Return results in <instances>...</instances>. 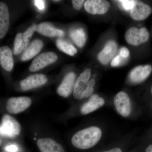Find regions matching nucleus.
<instances>
[{"label": "nucleus", "mask_w": 152, "mask_h": 152, "mask_svg": "<svg viewBox=\"0 0 152 152\" xmlns=\"http://www.w3.org/2000/svg\"><path fill=\"white\" fill-rule=\"evenodd\" d=\"M130 54L129 51V49L126 47H122L120 51V54L122 58H126L129 56Z\"/></svg>", "instance_id": "bb28decb"}, {"label": "nucleus", "mask_w": 152, "mask_h": 152, "mask_svg": "<svg viewBox=\"0 0 152 152\" xmlns=\"http://www.w3.org/2000/svg\"><path fill=\"white\" fill-rule=\"evenodd\" d=\"M31 104V99L28 97H12L7 101L6 108L10 113L18 114L25 111Z\"/></svg>", "instance_id": "20e7f679"}, {"label": "nucleus", "mask_w": 152, "mask_h": 152, "mask_svg": "<svg viewBox=\"0 0 152 152\" xmlns=\"http://www.w3.org/2000/svg\"><path fill=\"white\" fill-rule=\"evenodd\" d=\"M151 94H152V86H151Z\"/></svg>", "instance_id": "2f4dec72"}, {"label": "nucleus", "mask_w": 152, "mask_h": 152, "mask_svg": "<svg viewBox=\"0 0 152 152\" xmlns=\"http://www.w3.org/2000/svg\"><path fill=\"white\" fill-rule=\"evenodd\" d=\"M56 46L60 50L71 56H73L77 53V50L72 45L64 40L58 39L57 40Z\"/></svg>", "instance_id": "4be33fe9"}, {"label": "nucleus", "mask_w": 152, "mask_h": 152, "mask_svg": "<svg viewBox=\"0 0 152 152\" xmlns=\"http://www.w3.org/2000/svg\"><path fill=\"white\" fill-rule=\"evenodd\" d=\"M114 103L117 111L122 116L127 117L132 112V104L130 99L125 92L120 91L114 98Z\"/></svg>", "instance_id": "39448f33"}, {"label": "nucleus", "mask_w": 152, "mask_h": 152, "mask_svg": "<svg viewBox=\"0 0 152 152\" xmlns=\"http://www.w3.org/2000/svg\"><path fill=\"white\" fill-rule=\"evenodd\" d=\"M21 129L20 123L13 117L7 114L3 116L1 126V133L3 135L14 137L20 135Z\"/></svg>", "instance_id": "f03ea898"}, {"label": "nucleus", "mask_w": 152, "mask_h": 152, "mask_svg": "<svg viewBox=\"0 0 152 152\" xmlns=\"http://www.w3.org/2000/svg\"><path fill=\"white\" fill-rule=\"evenodd\" d=\"M99 152H124V151L119 147H114L109 149L103 150Z\"/></svg>", "instance_id": "c756f323"}, {"label": "nucleus", "mask_w": 152, "mask_h": 152, "mask_svg": "<svg viewBox=\"0 0 152 152\" xmlns=\"http://www.w3.org/2000/svg\"><path fill=\"white\" fill-rule=\"evenodd\" d=\"M121 3L124 8L126 10H132L134 7L135 4V1L132 0H123L119 1Z\"/></svg>", "instance_id": "b1692460"}, {"label": "nucleus", "mask_w": 152, "mask_h": 152, "mask_svg": "<svg viewBox=\"0 0 152 152\" xmlns=\"http://www.w3.org/2000/svg\"><path fill=\"white\" fill-rule=\"evenodd\" d=\"M37 144L41 152H65L61 144L50 138L39 139Z\"/></svg>", "instance_id": "4468645a"}, {"label": "nucleus", "mask_w": 152, "mask_h": 152, "mask_svg": "<svg viewBox=\"0 0 152 152\" xmlns=\"http://www.w3.org/2000/svg\"><path fill=\"white\" fill-rule=\"evenodd\" d=\"M103 98L97 94L92 95L89 99L83 105L80 109L81 113L83 115H87L95 111L104 104Z\"/></svg>", "instance_id": "2eb2a0df"}, {"label": "nucleus", "mask_w": 152, "mask_h": 152, "mask_svg": "<svg viewBox=\"0 0 152 152\" xmlns=\"http://www.w3.org/2000/svg\"><path fill=\"white\" fill-rule=\"evenodd\" d=\"M150 34L146 28L138 29L132 27L129 29L125 34V39L127 42L133 46H137L148 41Z\"/></svg>", "instance_id": "7ed1b4c3"}, {"label": "nucleus", "mask_w": 152, "mask_h": 152, "mask_svg": "<svg viewBox=\"0 0 152 152\" xmlns=\"http://www.w3.org/2000/svg\"><path fill=\"white\" fill-rule=\"evenodd\" d=\"M5 150L8 152H18L19 148L16 145H10L6 147Z\"/></svg>", "instance_id": "c85d7f7f"}, {"label": "nucleus", "mask_w": 152, "mask_h": 152, "mask_svg": "<svg viewBox=\"0 0 152 152\" xmlns=\"http://www.w3.org/2000/svg\"><path fill=\"white\" fill-rule=\"evenodd\" d=\"M72 2L73 6L74 9L76 10H79L82 7L83 3L84 2L83 0H74Z\"/></svg>", "instance_id": "cd10ccee"}, {"label": "nucleus", "mask_w": 152, "mask_h": 152, "mask_svg": "<svg viewBox=\"0 0 152 152\" xmlns=\"http://www.w3.org/2000/svg\"><path fill=\"white\" fill-rule=\"evenodd\" d=\"M110 4L105 0H88L85 3V10L92 15H104L108 11Z\"/></svg>", "instance_id": "6e6552de"}, {"label": "nucleus", "mask_w": 152, "mask_h": 152, "mask_svg": "<svg viewBox=\"0 0 152 152\" xmlns=\"http://www.w3.org/2000/svg\"><path fill=\"white\" fill-rule=\"evenodd\" d=\"M58 56L53 52H48L41 53L36 57L29 67L31 72H37L55 62Z\"/></svg>", "instance_id": "0eeeda50"}, {"label": "nucleus", "mask_w": 152, "mask_h": 152, "mask_svg": "<svg viewBox=\"0 0 152 152\" xmlns=\"http://www.w3.org/2000/svg\"><path fill=\"white\" fill-rule=\"evenodd\" d=\"M152 12L149 6L141 1H135L134 7L131 10L130 15L133 20L140 21L148 17Z\"/></svg>", "instance_id": "f8f14e48"}, {"label": "nucleus", "mask_w": 152, "mask_h": 152, "mask_svg": "<svg viewBox=\"0 0 152 152\" xmlns=\"http://www.w3.org/2000/svg\"><path fill=\"white\" fill-rule=\"evenodd\" d=\"M72 40L80 48L84 46L86 41V37L83 29L80 28L72 30L70 33Z\"/></svg>", "instance_id": "412c9836"}, {"label": "nucleus", "mask_w": 152, "mask_h": 152, "mask_svg": "<svg viewBox=\"0 0 152 152\" xmlns=\"http://www.w3.org/2000/svg\"><path fill=\"white\" fill-rule=\"evenodd\" d=\"M29 39L22 33L18 34L16 36L14 41V54L18 55L23 50H26L29 43Z\"/></svg>", "instance_id": "aec40b11"}, {"label": "nucleus", "mask_w": 152, "mask_h": 152, "mask_svg": "<svg viewBox=\"0 0 152 152\" xmlns=\"http://www.w3.org/2000/svg\"><path fill=\"white\" fill-rule=\"evenodd\" d=\"M152 71V66L150 65L136 67L130 73L129 80L132 83H140L148 77Z\"/></svg>", "instance_id": "1a4fd4ad"}, {"label": "nucleus", "mask_w": 152, "mask_h": 152, "mask_svg": "<svg viewBox=\"0 0 152 152\" xmlns=\"http://www.w3.org/2000/svg\"><path fill=\"white\" fill-rule=\"evenodd\" d=\"M145 152H152V144L147 147L145 150Z\"/></svg>", "instance_id": "7c9ffc66"}, {"label": "nucleus", "mask_w": 152, "mask_h": 152, "mask_svg": "<svg viewBox=\"0 0 152 152\" xmlns=\"http://www.w3.org/2000/svg\"><path fill=\"white\" fill-rule=\"evenodd\" d=\"M0 63L4 69L10 72L13 67L14 63L11 49L7 46L1 47L0 48Z\"/></svg>", "instance_id": "f3484780"}, {"label": "nucleus", "mask_w": 152, "mask_h": 152, "mask_svg": "<svg viewBox=\"0 0 152 152\" xmlns=\"http://www.w3.org/2000/svg\"><path fill=\"white\" fill-rule=\"evenodd\" d=\"M35 5L39 10L43 11L45 8V1L42 0H36L34 1Z\"/></svg>", "instance_id": "a878e982"}, {"label": "nucleus", "mask_w": 152, "mask_h": 152, "mask_svg": "<svg viewBox=\"0 0 152 152\" xmlns=\"http://www.w3.org/2000/svg\"><path fill=\"white\" fill-rule=\"evenodd\" d=\"M91 76V69L87 68L76 80L73 91V96L76 99H83V94L88 88Z\"/></svg>", "instance_id": "423d86ee"}, {"label": "nucleus", "mask_w": 152, "mask_h": 152, "mask_svg": "<svg viewBox=\"0 0 152 152\" xmlns=\"http://www.w3.org/2000/svg\"><path fill=\"white\" fill-rule=\"evenodd\" d=\"M117 44L113 40L108 41L102 50L98 55V59L103 65H107L114 58L117 51Z\"/></svg>", "instance_id": "ddd939ff"}, {"label": "nucleus", "mask_w": 152, "mask_h": 152, "mask_svg": "<svg viewBox=\"0 0 152 152\" xmlns=\"http://www.w3.org/2000/svg\"><path fill=\"white\" fill-rule=\"evenodd\" d=\"M76 80V75L74 72H70L67 74L57 88L58 94L64 98L69 96L73 91Z\"/></svg>", "instance_id": "9b49d317"}, {"label": "nucleus", "mask_w": 152, "mask_h": 152, "mask_svg": "<svg viewBox=\"0 0 152 152\" xmlns=\"http://www.w3.org/2000/svg\"><path fill=\"white\" fill-rule=\"evenodd\" d=\"M122 58L120 55L116 56L114 57L113 59L112 60L111 63V65L113 67H116L121 64L122 61Z\"/></svg>", "instance_id": "393cba45"}, {"label": "nucleus", "mask_w": 152, "mask_h": 152, "mask_svg": "<svg viewBox=\"0 0 152 152\" xmlns=\"http://www.w3.org/2000/svg\"><path fill=\"white\" fill-rule=\"evenodd\" d=\"M102 130L97 126H91L83 129L73 136L71 142L76 148L79 150L89 149L96 146L100 140Z\"/></svg>", "instance_id": "f257e3e1"}, {"label": "nucleus", "mask_w": 152, "mask_h": 152, "mask_svg": "<svg viewBox=\"0 0 152 152\" xmlns=\"http://www.w3.org/2000/svg\"><path fill=\"white\" fill-rule=\"evenodd\" d=\"M10 15L7 6L5 3H0V38L2 39L7 32Z\"/></svg>", "instance_id": "a211bd4d"}, {"label": "nucleus", "mask_w": 152, "mask_h": 152, "mask_svg": "<svg viewBox=\"0 0 152 152\" xmlns=\"http://www.w3.org/2000/svg\"><path fill=\"white\" fill-rule=\"evenodd\" d=\"M35 31L45 36L50 37H61L64 33L62 30L54 28L49 23H42L35 26Z\"/></svg>", "instance_id": "dca6fc26"}, {"label": "nucleus", "mask_w": 152, "mask_h": 152, "mask_svg": "<svg viewBox=\"0 0 152 152\" xmlns=\"http://www.w3.org/2000/svg\"><path fill=\"white\" fill-rule=\"evenodd\" d=\"M48 81V78L45 75L36 74L23 80L20 82V86L23 91H28L43 86Z\"/></svg>", "instance_id": "9d476101"}, {"label": "nucleus", "mask_w": 152, "mask_h": 152, "mask_svg": "<svg viewBox=\"0 0 152 152\" xmlns=\"http://www.w3.org/2000/svg\"><path fill=\"white\" fill-rule=\"evenodd\" d=\"M96 84V80L95 79H92L88 82V88L83 94V99L91 97L93 95V93L94 91V87Z\"/></svg>", "instance_id": "5701e85b"}, {"label": "nucleus", "mask_w": 152, "mask_h": 152, "mask_svg": "<svg viewBox=\"0 0 152 152\" xmlns=\"http://www.w3.org/2000/svg\"><path fill=\"white\" fill-rule=\"evenodd\" d=\"M43 46L42 41L39 39L34 40L25 50L21 59L22 61L31 60L39 53Z\"/></svg>", "instance_id": "6ab92c4d"}]
</instances>
